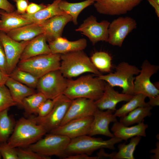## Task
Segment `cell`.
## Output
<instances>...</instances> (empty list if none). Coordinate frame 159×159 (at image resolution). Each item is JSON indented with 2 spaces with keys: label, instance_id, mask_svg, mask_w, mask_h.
Segmentation results:
<instances>
[{
  "label": "cell",
  "instance_id": "cell-33",
  "mask_svg": "<svg viewBox=\"0 0 159 159\" xmlns=\"http://www.w3.org/2000/svg\"><path fill=\"white\" fill-rule=\"evenodd\" d=\"M47 99L43 94L38 92L25 98L21 106L28 114L37 113L39 107Z\"/></svg>",
  "mask_w": 159,
  "mask_h": 159
},
{
  "label": "cell",
  "instance_id": "cell-15",
  "mask_svg": "<svg viewBox=\"0 0 159 159\" xmlns=\"http://www.w3.org/2000/svg\"><path fill=\"white\" fill-rule=\"evenodd\" d=\"M93 116L75 119L60 125L50 133L66 136L72 139L88 135Z\"/></svg>",
  "mask_w": 159,
  "mask_h": 159
},
{
  "label": "cell",
  "instance_id": "cell-9",
  "mask_svg": "<svg viewBox=\"0 0 159 159\" xmlns=\"http://www.w3.org/2000/svg\"><path fill=\"white\" fill-rule=\"evenodd\" d=\"M67 79L59 69L53 70L39 78L36 88L47 99L53 100L63 94L67 87Z\"/></svg>",
  "mask_w": 159,
  "mask_h": 159
},
{
  "label": "cell",
  "instance_id": "cell-30",
  "mask_svg": "<svg viewBox=\"0 0 159 159\" xmlns=\"http://www.w3.org/2000/svg\"><path fill=\"white\" fill-rule=\"evenodd\" d=\"M9 109L0 112V143L7 141L16 124L13 118L8 114Z\"/></svg>",
  "mask_w": 159,
  "mask_h": 159
},
{
  "label": "cell",
  "instance_id": "cell-27",
  "mask_svg": "<svg viewBox=\"0 0 159 159\" xmlns=\"http://www.w3.org/2000/svg\"><path fill=\"white\" fill-rule=\"evenodd\" d=\"M94 0H86L80 2L69 3L61 0L59 3L60 9L72 17L74 25L78 24L77 18L80 13L84 9L93 4Z\"/></svg>",
  "mask_w": 159,
  "mask_h": 159
},
{
  "label": "cell",
  "instance_id": "cell-17",
  "mask_svg": "<svg viewBox=\"0 0 159 159\" xmlns=\"http://www.w3.org/2000/svg\"><path fill=\"white\" fill-rule=\"evenodd\" d=\"M97 108L92 100L79 98L72 100L60 125L73 120L93 116Z\"/></svg>",
  "mask_w": 159,
  "mask_h": 159
},
{
  "label": "cell",
  "instance_id": "cell-19",
  "mask_svg": "<svg viewBox=\"0 0 159 159\" xmlns=\"http://www.w3.org/2000/svg\"><path fill=\"white\" fill-rule=\"evenodd\" d=\"M72 21L71 16L66 14L54 16L41 22L46 41L49 42L61 37L65 26Z\"/></svg>",
  "mask_w": 159,
  "mask_h": 159
},
{
  "label": "cell",
  "instance_id": "cell-25",
  "mask_svg": "<svg viewBox=\"0 0 159 159\" xmlns=\"http://www.w3.org/2000/svg\"><path fill=\"white\" fill-rule=\"evenodd\" d=\"M61 0H54L51 4L35 14H30L25 13L21 14L33 23H41L54 16L67 14L59 7Z\"/></svg>",
  "mask_w": 159,
  "mask_h": 159
},
{
  "label": "cell",
  "instance_id": "cell-18",
  "mask_svg": "<svg viewBox=\"0 0 159 159\" xmlns=\"http://www.w3.org/2000/svg\"><path fill=\"white\" fill-rule=\"evenodd\" d=\"M133 95L120 93L106 82L102 95L95 103L97 108L100 110H109L114 112L116 110L118 103L122 101L127 102Z\"/></svg>",
  "mask_w": 159,
  "mask_h": 159
},
{
  "label": "cell",
  "instance_id": "cell-50",
  "mask_svg": "<svg viewBox=\"0 0 159 159\" xmlns=\"http://www.w3.org/2000/svg\"><path fill=\"white\" fill-rule=\"evenodd\" d=\"M1 153H0V159H1Z\"/></svg>",
  "mask_w": 159,
  "mask_h": 159
},
{
  "label": "cell",
  "instance_id": "cell-5",
  "mask_svg": "<svg viewBox=\"0 0 159 159\" xmlns=\"http://www.w3.org/2000/svg\"><path fill=\"white\" fill-rule=\"evenodd\" d=\"M114 136L108 140L96 138L87 135L71 139L65 151L67 156L78 154H91L95 151L102 148L114 150L115 145L122 141Z\"/></svg>",
  "mask_w": 159,
  "mask_h": 159
},
{
  "label": "cell",
  "instance_id": "cell-14",
  "mask_svg": "<svg viewBox=\"0 0 159 159\" xmlns=\"http://www.w3.org/2000/svg\"><path fill=\"white\" fill-rule=\"evenodd\" d=\"M30 41L18 42L0 31V41L6 57L9 75L16 67L24 49Z\"/></svg>",
  "mask_w": 159,
  "mask_h": 159
},
{
  "label": "cell",
  "instance_id": "cell-49",
  "mask_svg": "<svg viewBox=\"0 0 159 159\" xmlns=\"http://www.w3.org/2000/svg\"><path fill=\"white\" fill-rule=\"evenodd\" d=\"M151 0L153 1L154 2H155L157 3L158 4H159V0Z\"/></svg>",
  "mask_w": 159,
  "mask_h": 159
},
{
  "label": "cell",
  "instance_id": "cell-46",
  "mask_svg": "<svg viewBox=\"0 0 159 159\" xmlns=\"http://www.w3.org/2000/svg\"><path fill=\"white\" fill-rule=\"evenodd\" d=\"M156 148L154 149L151 150L150 152V153H154V155L152 156L151 158L154 159H158L159 158V143L157 142L156 145Z\"/></svg>",
  "mask_w": 159,
  "mask_h": 159
},
{
  "label": "cell",
  "instance_id": "cell-34",
  "mask_svg": "<svg viewBox=\"0 0 159 159\" xmlns=\"http://www.w3.org/2000/svg\"><path fill=\"white\" fill-rule=\"evenodd\" d=\"M14 80L31 88H36L39 78L30 73L16 67L9 75Z\"/></svg>",
  "mask_w": 159,
  "mask_h": 159
},
{
  "label": "cell",
  "instance_id": "cell-38",
  "mask_svg": "<svg viewBox=\"0 0 159 159\" xmlns=\"http://www.w3.org/2000/svg\"><path fill=\"white\" fill-rule=\"evenodd\" d=\"M18 159H47L50 158L42 156L27 149H17Z\"/></svg>",
  "mask_w": 159,
  "mask_h": 159
},
{
  "label": "cell",
  "instance_id": "cell-44",
  "mask_svg": "<svg viewBox=\"0 0 159 159\" xmlns=\"http://www.w3.org/2000/svg\"><path fill=\"white\" fill-rule=\"evenodd\" d=\"M116 152H114L111 154L106 153L104 148L100 149L99 152L97 154L98 159L104 158L113 159V157Z\"/></svg>",
  "mask_w": 159,
  "mask_h": 159
},
{
  "label": "cell",
  "instance_id": "cell-39",
  "mask_svg": "<svg viewBox=\"0 0 159 159\" xmlns=\"http://www.w3.org/2000/svg\"><path fill=\"white\" fill-rule=\"evenodd\" d=\"M0 70L5 74L9 75L7 62L6 57L0 41Z\"/></svg>",
  "mask_w": 159,
  "mask_h": 159
},
{
  "label": "cell",
  "instance_id": "cell-7",
  "mask_svg": "<svg viewBox=\"0 0 159 159\" xmlns=\"http://www.w3.org/2000/svg\"><path fill=\"white\" fill-rule=\"evenodd\" d=\"M71 139L64 135L50 133L28 146V149L48 158L56 156L65 159L66 148Z\"/></svg>",
  "mask_w": 159,
  "mask_h": 159
},
{
  "label": "cell",
  "instance_id": "cell-47",
  "mask_svg": "<svg viewBox=\"0 0 159 159\" xmlns=\"http://www.w3.org/2000/svg\"><path fill=\"white\" fill-rule=\"evenodd\" d=\"M149 4L154 8L155 13L157 16L159 17V4L153 2L151 0H147Z\"/></svg>",
  "mask_w": 159,
  "mask_h": 159
},
{
  "label": "cell",
  "instance_id": "cell-37",
  "mask_svg": "<svg viewBox=\"0 0 159 159\" xmlns=\"http://www.w3.org/2000/svg\"><path fill=\"white\" fill-rule=\"evenodd\" d=\"M55 99H47L39 107L37 114V116L43 117L47 115L52 110L54 104Z\"/></svg>",
  "mask_w": 159,
  "mask_h": 159
},
{
  "label": "cell",
  "instance_id": "cell-6",
  "mask_svg": "<svg viewBox=\"0 0 159 159\" xmlns=\"http://www.w3.org/2000/svg\"><path fill=\"white\" fill-rule=\"evenodd\" d=\"M61 54L52 53L20 60L16 67L39 78L52 71L59 69Z\"/></svg>",
  "mask_w": 159,
  "mask_h": 159
},
{
  "label": "cell",
  "instance_id": "cell-13",
  "mask_svg": "<svg viewBox=\"0 0 159 159\" xmlns=\"http://www.w3.org/2000/svg\"><path fill=\"white\" fill-rule=\"evenodd\" d=\"M143 0H94V6L101 14L117 16L131 11Z\"/></svg>",
  "mask_w": 159,
  "mask_h": 159
},
{
  "label": "cell",
  "instance_id": "cell-31",
  "mask_svg": "<svg viewBox=\"0 0 159 159\" xmlns=\"http://www.w3.org/2000/svg\"><path fill=\"white\" fill-rule=\"evenodd\" d=\"M90 59L100 72L108 73L112 72V58L108 53L103 51L96 52L92 55Z\"/></svg>",
  "mask_w": 159,
  "mask_h": 159
},
{
  "label": "cell",
  "instance_id": "cell-21",
  "mask_svg": "<svg viewBox=\"0 0 159 159\" xmlns=\"http://www.w3.org/2000/svg\"><path fill=\"white\" fill-rule=\"evenodd\" d=\"M148 127V125L144 123V121L131 127L125 125L117 121L114 122L111 130L114 136L127 142L129 139L135 136L146 137V130Z\"/></svg>",
  "mask_w": 159,
  "mask_h": 159
},
{
  "label": "cell",
  "instance_id": "cell-43",
  "mask_svg": "<svg viewBox=\"0 0 159 159\" xmlns=\"http://www.w3.org/2000/svg\"><path fill=\"white\" fill-rule=\"evenodd\" d=\"M65 159H98L97 156H90L86 154H78L67 156Z\"/></svg>",
  "mask_w": 159,
  "mask_h": 159
},
{
  "label": "cell",
  "instance_id": "cell-16",
  "mask_svg": "<svg viewBox=\"0 0 159 159\" xmlns=\"http://www.w3.org/2000/svg\"><path fill=\"white\" fill-rule=\"evenodd\" d=\"M112 111L102 110L97 108L93 116L88 135H102L112 138L114 136L109 129L110 124L117 121V117Z\"/></svg>",
  "mask_w": 159,
  "mask_h": 159
},
{
  "label": "cell",
  "instance_id": "cell-3",
  "mask_svg": "<svg viewBox=\"0 0 159 159\" xmlns=\"http://www.w3.org/2000/svg\"><path fill=\"white\" fill-rule=\"evenodd\" d=\"M61 59L59 70L67 79L87 72L92 73L96 76L102 74L83 50L61 54Z\"/></svg>",
  "mask_w": 159,
  "mask_h": 159
},
{
  "label": "cell",
  "instance_id": "cell-23",
  "mask_svg": "<svg viewBox=\"0 0 159 159\" xmlns=\"http://www.w3.org/2000/svg\"><path fill=\"white\" fill-rule=\"evenodd\" d=\"M44 32L41 23H33L13 29L7 34L14 40L21 42L31 40Z\"/></svg>",
  "mask_w": 159,
  "mask_h": 159
},
{
  "label": "cell",
  "instance_id": "cell-1",
  "mask_svg": "<svg viewBox=\"0 0 159 159\" xmlns=\"http://www.w3.org/2000/svg\"><path fill=\"white\" fill-rule=\"evenodd\" d=\"M67 87L63 94L72 100L86 98L96 101L102 95L106 82L98 77L89 74L77 79H67Z\"/></svg>",
  "mask_w": 159,
  "mask_h": 159
},
{
  "label": "cell",
  "instance_id": "cell-24",
  "mask_svg": "<svg viewBox=\"0 0 159 159\" xmlns=\"http://www.w3.org/2000/svg\"><path fill=\"white\" fill-rule=\"evenodd\" d=\"M0 31L6 33L21 26L33 23L21 14L0 10Z\"/></svg>",
  "mask_w": 159,
  "mask_h": 159
},
{
  "label": "cell",
  "instance_id": "cell-4",
  "mask_svg": "<svg viewBox=\"0 0 159 159\" xmlns=\"http://www.w3.org/2000/svg\"><path fill=\"white\" fill-rule=\"evenodd\" d=\"M140 71V69L135 66L122 62L115 67L113 72L97 76L113 87H121L122 93L133 95L134 75L138 74Z\"/></svg>",
  "mask_w": 159,
  "mask_h": 159
},
{
  "label": "cell",
  "instance_id": "cell-28",
  "mask_svg": "<svg viewBox=\"0 0 159 159\" xmlns=\"http://www.w3.org/2000/svg\"><path fill=\"white\" fill-rule=\"evenodd\" d=\"M152 107L149 105L138 107L125 116L121 117L119 122L125 125L128 126L140 123L144 121V118L151 116Z\"/></svg>",
  "mask_w": 159,
  "mask_h": 159
},
{
  "label": "cell",
  "instance_id": "cell-11",
  "mask_svg": "<svg viewBox=\"0 0 159 159\" xmlns=\"http://www.w3.org/2000/svg\"><path fill=\"white\" fill-rule=\"evenodd\" d=\"M137 25L136 21L129 16H121L114 19L109 25L107 42L121 47L126 37L137 28Z\"/></svg>",
  "mask_w": 159,
  "mask_h": 159
},
{
  "label": "cell",
  "instance_id": "cell-2",
  "mask_svg": "<svg viewBox=\"0 0 159 159\" xmlns=\"http://www.w3.org/2000/svg\"><path fill=\"white\" fill-rule=\"evenodd\" d=\"M47 132L42 125L36 123L31 118L22 117L16 122L7 142L14 148L28 146L42 138Z\"/></svg>",
  "mask_w": 159,
  "mask_h": 159
},
{
  "label": "cell",
  "instance_id": "cell-45",
  "mask_svg": "<svg viewBox=\"0 0 159 159\" xmlns=\"http://www.w3.org/2000/svg\"><path fill=\"white\" fill-rule=\"evenodd\" d=\"M149 101L147 102L148 105L152 107L158 106L159 105V95L149 98Z\"/></svg>",
  "mask_w": 159,
  "mask_h": 159
},
{
  "label": "cell",
  "instance_id": "cell-42",
  "mask_svg": "<svg viewBox=\"0 0 159 159\" xmlns=\"http://www.w3.org/2000/svg\"><path fill=\"white\" fill-rule=\"evenodd\" d=\"M0 9L7 12H12L14 7L7 0H0Z\"/></svg>",
  "mask_w": 159,
  "mask_h": 159
},
{
  "label": "cell",
  "instance_id": "cell-29",
  "mask_svg": "<svg viewBox=\"0 0 159 159\" xmlns=\"http://www.w3.org/2000/svg\"><path fill=\"white\" fill-rule=\"evenodd\" d=\"M146 97L145 95L141 93L133 95L127 103L116 110L114 115L116 117H122L138 107L149 105L145 102Z\"/></svg>",
  "mask_w": 159,
  "mask_h": 159
},
{
  "label": "cell",
  "instance_id": "cell-26",
  "mask_svg": "<svg viewBox=\"0 0 159 159\" xmlns=\"http://www.w3.org/2000/svg\"><path fill=\"white\" fill-rule=\"evenodd\" d=\"M5 85L9 89L14 100L18 105L21 106L25 98L36 92L34 89L14 80L9 76Z\"/></svg>",
  "mask_w": 159,
  "mask_h": 159
},
{
  "label": "cell",
  "instance_id": "cell-32",
  "mask_svg": "<svg viewBox=\"0 0 159 159\" xmlns=\"http://www.w3.org/2000/svg\"><path fill=\"white\" fill-rule=\"evenodd\" d=\"M141 137L136 136L131 138L129 143L120 144L118 146V151L116 153L113 159H134L133 154Z\"/></svg>",
  "mask_w": 159,
  "mask_h": 159
},
{
  "label": "cell",
  "instance_id": "cell-12",
  "mask_svg": "<svg viewBox=\"0 0 159 159\" xmlns=\"http://www.w3.org/2000/svg\"><path fill=\"white\" fill-rule=\"evenodd\" d=\"M110 23L106 20L98 22L95 16L91 15L85 20L75 31L86 36L94 45L100 41L107 42Z\"/></svg>",
  "mask_w": 159,
  "mask_h": 159
},
{
  "label": "cell",
  "instance_id": "cell-10",
  "mask_svg": "<svg viewBox=\"0 0 159 159\" xmlns=\"http://www.w3.org/2000/svg\"><path fill=\"white\" fill-rule=\"evenodd\" d=\"M141 69L134 81V95L141 93L149 98L159 95V90L150 80L151 77L156 73L159 66L151 64L145 60L141 66Z\"/></svg>",
  "mask_w": 159,
  "mask_h": 159
},
{
  "label": "cell",
  "instance_id": "cell-22",
  "mask_svg": "<svg viewBox=\"0 0 159 159\" xmlns=\"http://www.w3.org/2000/svg\"><path fill=\"white\" fill-rule=\"evenodd\" d=\"M43 34L30 41L24 49L20 60L26 59L39 55L51 53V51Z\"/></svg>",
  "mask_w": 159,
  "mask_h": 159
},
{
  "label": "cell",
  "instance_id": "cell-35",
  "mask_svg": "<svg viewBox=\"0 0 159 159\" xmlns=\"http://www.w3.org/2000/svg\"><path fill=\"white\" fill-rule=\"evenodd\" d=\"M17 105L6 86L5 85H0V112Z\"/></svg>",
  "mask_w": 159,
  "mask_h": 159
},
{
  "label": "cell",
  "instance_id": "cell-20",
  "mask_svg": "<svg viewBox=\"0 0 159 159\" xmlns=\"http://www.w3.org/2000/svg\"><path fill=\"white\" fill-rule=\"evenodd\" d=\"M87 45V41L84 38L70 41L61 37L49 42L48 44L52 53L61 54L83 50Z\"/></svg>",
  "mask_w": 159,
  "mask_h": 159
},
{
  "label": "cell",
  "instance_id": "cell-41",
  "mask_svg": "<svg viewBox=\"0 0 159 159\" xmlns=\"http://www.w3.org/2000/svg\"><path fill=\"white\" fill-rule=\"evenodd\" d=\"M16 3L17 11L21 14L25 13L29 5L28 0H12Z\"/></svg>",
  "mask_w": 159,
  "mask_h": 159
},
{
  "label": "cell",
  "instance_id": "cell-48",
  "mask_svg": "<svg viewBox=\"0 0 159 159\" xmlns=\"http://www.w3.org/2000/svg\"><path fill=\"white\" fill-rule=\"evenodd\" d=\"M9 77V75L4 74L0 70V85H5V83Z\"/></svg>",
  "mask_w": 159,
  "mask_h": 159
},
{
  "label": "cell",
  "instance_id": "cell-40",
  "mask_svg": "<svg viewBox=\"0 0 159 159\" xmlns=\"http://www.w3.org/2000/svg\"><path fill=\"white\" fill-rule=\"evenodd\" d=\"M47 6L43 4H38L33 3H30L27 6L26 13L30 14H35L45 8Z\"/></svg>",
  "mask_w": 159,
  "mask_h": 159
},
{
  "label": "cell",
  "instance_id": "cell-36",
  "mask_svg": "<svg viewBox=\"0 0 159 159\" xmlns=\"http://www.w3.org/2000/svg\"><path fill=\"white\" fill-rule=\"evenodd\" d=\"M0 152L4 159H18L17 149L10 146L7 142L0 143Z\"/></svg>",
  "mask_w": 159,
  "mask_h": 159
},
{
  "label": "cell",
  "instance_id": "cell-8",
  "mask_svg": "<svg viewBox=\"0 0 159 159\" xmlns=\"http://www.w3.org/2000/svg\"><path fill=\"white\" fill-rule=\"evenodd\" d=\"M72 101L64 94L61 95L55 99L54 107L47 115L31 118L37 124L42 125L47 132H50L60 125Z\"/></svg>",
  "mask_w": 159,
  "mask_h": 159
}]
</instances>
